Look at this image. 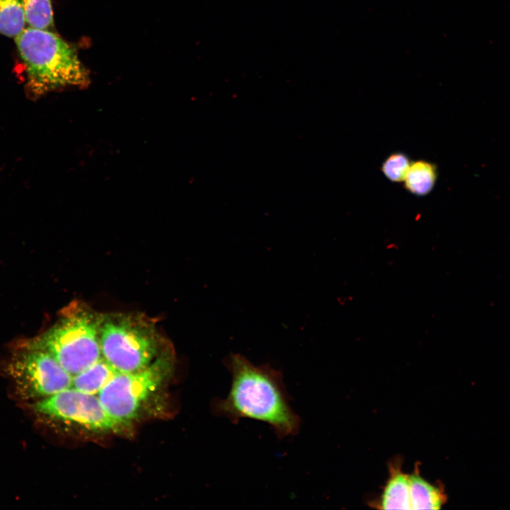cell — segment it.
<instances>
[{
  "mask_svg": "<svg viewBox=\"0 0 510 510\" xmlns=\"http://www.w3.org/2000/svg\"><path fill=\"white\" fill-rule=\"evenodd\" d=\"M223 363L232 384L225 399L212 403L216 415L234 423L242 418L267 423L280 438L299 431L300 419L290 405L280 370L269 364L254 366L239 353H230Z\"/></svg>",
  "mask_w": 510,
  "mask_h": 510,
  "instance_id": "obj_1",
  "label": "cell"
},
{
  "mask_svg": "<svg viewBox=\"0 0 510 510\" xmlns=\"http://www.w3.org/2000/svg\"><path fill=\"white\" fill-rule=\"evenodd\" d=\"M26 70V91L37 98L66 87H84L89 74L74 46L54 31L26 27L15 38Z\"/></svg>",
  "mask_w": 510,
  "mask_h": 510,
  "instance_id": "obj_2",
  "label": "cell"
},
{
  "mask_svg": "<svg viewBox=\"0 0 510 510\" xmlns=\"http://www.w3.org/2000/svg\"><path fill=\"white\" fill-rule=\"evenodd\" d=\"M101 318L79 306H69L60 320L42 334L25 340L52 355L74 375L102 357Z\"/></svg>",
  "mask_w": 510,
  "mask_h": 510,
  "instance_id": "obj_3",
  "label": "cell"
},
{
  "mask_svg": "<svg viewBox=\"0 0 510 510\" xmlns=\"http://www.w3.org/2000/svg\"><path fill=\"white\" fill-rule=\"evenodd\" d=\"M99 334L102 357L118 372L141 370L159 356L153 329L135 318H101Z\"/></svg>",
  "mask_w": 510,
  "mask_h": 510,
  "instance_id": "obj_4",
  "label": "cell"
},
{
  "mask_svg": "<svg viewBox=\"0 0 510 510\" xmlns=\"http://www.w3.org/2000/svg\"><path fill=\"white\" fill-rule=\"evenodd\" d=\"M22 399L33 402L72 387L73 375L48 352L19 341L5 363Z\"/></svg>",
  "mask_w": 510,
  "mask_h": 510,
  "instance_id": "obj_5",
  "label": "cell"
},
{
  "mask_svg": "<svg viewBox=\"0 0 510 510\" xmlns=\"http://www.w3.org/2000/svg\"><path fill=\"white\" fill-rule=\"evenodd\" d=\"M172 365L170 356H158L141 370L118 372L98 394L101 404L113 419L128 425L167 379Z\"/></svg>",
  "mask_w": 510,
  "mask_h": 510,
  "instance_id": "obj_6",
  "label": "cell"
},
{
  "mask_svg": "<svg viewBox=\"0 0 510 510\" xmlns=\"http://www.w3.org/2000/svg\"><path fill=\"white\" fill-rule=\"evenodd\" d=\"M31 409L45 419L95 433L114 432L125 426L106 411L98 395L72 387L33 402Z\"/></svg>",
  "mask_w": 510,
  "mask_h": 510,
  "instance_id": "obj_7",
  "label": "cell"
},
{
  "mask_svg": "<svg viewBox=\"0 0 510 510\" xmlns=\"http://www.w3.org/2000/svg\"><path fill=\"white\" fill-rule=\"evenodd\" d=\"M403 459L396 455L388 463L389 476L379 499L370 503L380 509H411L409 475L402 470Z\"/></svg>",
  "mask_w": 510,
  "mask_h": 510,
  "instance_id": "obj_8",
  "label": "cell"
},
{
  "mask_svg": "<svg viewBox=\"0 0 510 510\" xmlns=\"http://www.w3.org/2000/svg\"><path fill=\"white\" fill-rule=\"evenodd\" d=\"M411 509H441L447 502L441 484H431L422 477L419 465L416 463L409 474Z\"/></svg>",
  "mask_w": 510,
  "mask_h": 510,
  "instance_id": "obj_9",
  "label": "cell"
},
{
  "mask_svg": "<svg viewBox=\"0 0 510 510\" xmlns=\"http://www.w3.org/2000/svg\"><path fill=\"white\" fill-rule=\"evenodd\" d=\"M118 373L103 357L79 373L73 375L72 387L81 392L96 395Z\"/></svg>",
  "mask_w": 510,
  "mask_h": 510,
  "instance_id": "obj_10",
  "label": "cell"
},
{
  "mask_svg": "<svg viewBox=\"0 0 510 510\" xmlns=\"http://www.w3.org/2000/svg\"><path fill=\"white\" fill-rule=\"evenodd\" d=\"M438 178L436 164L428 160L419 159L412 162L404 179V188L416 196L429 194L434 188Z\"/></svg>",
  "mask_w": 510,
  "mask_h": 510,
  "instance_id": "obj_11",
  "label": "cell"
},
{
  "mask_svg": "<svg viewBox=\"0 0 510 510\" xmlns=\"http://www.w3.org/2000/svg\"><path fill=\"white\" fill-rule=\"evenodd\" d=\"M26 26L24 0H0V33L16 38Z\"/></svg>",
  "mask_w": 510,
  "mask_h": 510,
  "instance_id": "obj_12",
  "label": "cell"
},
{
  "mask_svg": "<svg viewBox=\"0 0 510 510\" xmlns=\"http://www.w3.org/2000/svg\"><path fill=\"white\" fill-rule=\"evenodd\" d=\"M27 27L54 31L51 0H24Z\"/></svg>",
  "mask_w": 510,
  "mask_h": 510,
  "instance_id": "obj_13",
  "label": "cell"
},
{
  "mask_svg": "<svg viewBox=\"0 0 510 510\" xmlns=\"http://www.w3.org/2000/svg\"><path fill=\"white\" fill-rule=\"evenodd\" d=\"M411 162L409 157L404 152H392L382 162L380 170L389 181L401 183L404 181Z\"/></svg>",
  "mask_w": 510,
  "mask_h": 510,
  "instance_id": "obj_14",
  "label": "cell"
}]
</instances>
